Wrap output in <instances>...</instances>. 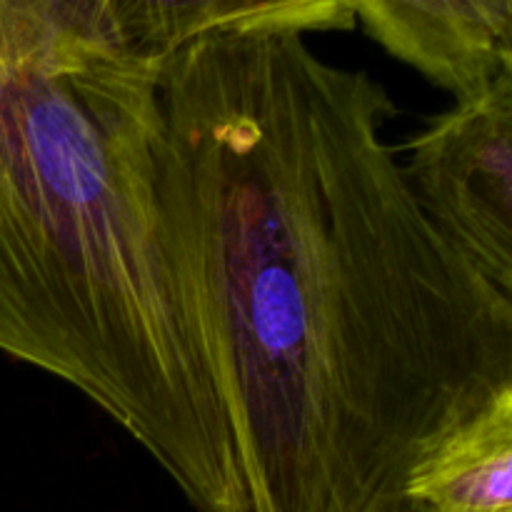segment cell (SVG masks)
<instances>
[{"instance_id":"6da1fadb","label":"cell","mask_w":512,"mask_h":512,"mask_svg":"<svg viewBox=\"0 0 512 512\" xmlns=\"http://www.w3.org/2000/svg\"><path fill=\"white\" fill-rule=\"evenodd\" d=\"M160 98L248 512H398L512 390V295L418 203L385 85L303 35L195 40Z\"/></svg>"},{"instance_id":"7a4b0ae2","label":"cell","mask_w":512,"mask_h":512,"mask_svg":"<svg viewBox=\"0 0 512 512\" xmlns=\"http://www.w3.org/2000/svg\"><path fill=\"white\" fill-rule=\"evenodd\" d=\"M0 353L98 405L198 512H248L160 65L108 0H0Z\"/></svg>"},{"instance_id":"3957f363","label":"cell","mask_w":512,"mask_h":512,"mask_svg":"<svg viewBox=\"0 0 512 512\" xmlns=\"http://www.w3.org/2000/svg\"><path fill=\"white\" fill-rule=\"evenodd\" d=\"M408 150L405 178L435 228L512 295V73L455 100Z\"/></svg>"},{"instance_id":"277c9868","label":"cell","mask_w":512,"mask_h":512,"mask_svg":"<svg viewBox=\"0 0 512 512\" xmlns=\"http://www.w3.org/2000/svg\"><path fill=\"white\" fill-rule=\"evenodd\" d=\"M348 5L375 43L455 100L512 73V0H348Z\"/></svg>"},{"instance_id":"5b68a950","label":"cell","mask_w":512,"mask_h":512,"mask_svg":"<svg viewBox=\"0 0 512 512\" xmlns=\"http://www.w3.org/2000/svg\"><path fill=\"white\" fill-rule=\"evenodd\" d=\"M125 45L160 65L210 35L345 33L358 25L348 0H108Z\"/></svg>"},{"instance_id":"8992f818","label":"cell","mask_w":512,"mask_h":512,"mask_svg":"<svg viewBox=\"0 0 512 512\" xmlns=\"http://www.w3.org/2000/svg\"><path fill=\"white\" fill-rule=\"evenodd\" d=\"M428 512H512V390L450 430L405 483Z\"/></svg>"},{"instance_id":"52a82bcc","label":"cell","mask_w":512,"mask_h":512,"mask_svg":"<svg viewBox=\"0 0 512 512\" xmlns=\"http://www.w3.org/2000/svg\"><path fill=\"white\" fill-rule=\"evenodd\" d=\"M398 512H428V510H425L423 505H415V503H408V500H405V505Z\"/></svg>"}]
</instances>
